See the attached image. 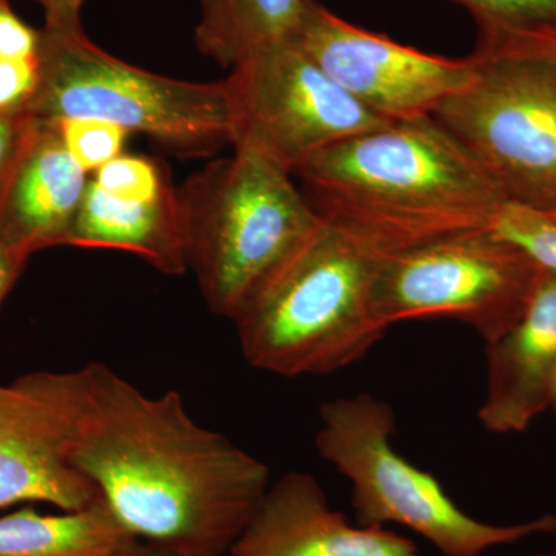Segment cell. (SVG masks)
Here are the masks:
<instances>
[{
	"mask_svg": "<svg viewBox=\"0 0 556 556\" xmlns=\"http://www.w3.org/2000/svg\"><path fill=\"white\" fill-rule=\"evenodd\" d=\"M39 84V60L0 58V115L28 112Z\"/></svg>",
	"mask_w": 556,
	"mask_h": 556,
	"instance_id": "22",
	"label": "cell"
},
{
	"mask_svg": "<svg viewBox=\"0 0 556 556\" xmlns=\"http://www.w3.org/2000/svg\"><path fill=\"white\" fill-rule=\"evenodd\" d=\"M543 212H544V214L547 215V217H551L556 223V206L548 208V211H543Z\"/></svg>",
	"mask_w": 556,
	"mask_h": 556,
	"instance_id": "29",
	"label": "cell"
},
{
	"mask_svg": "<svg viewBox=\"0 0 556 556\" xmlns=\"http://www.w3.org/2000/svg\"><path fill=\"white\" fill-rule=\"evenodd\" d=\"M39 84L28 112L43 123L97 119L148 135L179 155L230 142L225 83H189L127 64L94 46L83 28L40 30Z\"/></svg>",
	"mask_w": 556,
	"mask_h": 556,
	"instance_id": "6",
	"label": "cell"
},
{
	"mask_svg": "<svg viewBox=\"0 0 556 556\" xmlns=\"http://www.w3.org/2000/svg\"><path fill=\"white\" fill-rule=\"evenodd\" d=\"M529 46L530 49L546 51V53L556 58V36L554 38L536 40V42L529 43Z\"/></svg>",
	"mask_w": 556,
	"mask_h": 556,
	"instance_id": "28",
	"label": "cell"
},
{
	"mask_svg": "<svg viewBox=\"0 0 556 556\" xmlns=\"http://www.w3.org/2000/svg\"><path fill=\"white\" fill-rule=\"evenodd\" d=\"M38 126L39 119L30 112L0 115V200Z\"/></svg>",
	"mask_w": 556,
	"mask_h": 556,
	"instance_id": "23",
	"label": "cell"
},
{
	"mask_svg": "<svg viewBox=\"0 0 556 556\" xmlns=\"http://www.w3.org/2000/svg\"><path fill=\"white\" fill-rule=\"evenodd\" d=\"M541 556H556V554L555 555H541Z\"/></svg>",
	"mask_w": 556,
	"mask_h": 556,
	"instance_id": "30",
	"label": "cell"
},
{
	"mask_svg": "<svg viewBox=\"0 0 556 556\" xmlns=\"http://www.w3.org/2000/svg\"><path fill=\"white\" fill-rule=\"evenodd\" d=\"M228 556H419L413 541L383 527L353 526L329 507L313 475L270 482Z\"/></svg>",
	"mask_w": 556,
	"mask_h": 556,
	"instance_id": "11",
	"label": "cell"
},
{
	"mask_svg": "<svg viewBox=\"0 0 556 556\" xmlns=\"http://www.w3.org/2000/svg\"><path fill=\"white\" fill-rule=\"evenodd\" d=\"M115 556H175L163 548L152 546V544L144 543V541H134L130 546L123 548Z\"/></svg>",
	"mask_w": 556,
	"mask_h": 556,
	"instance_id": "27",
	"label": "cell"
},
{
	"mask_svg": "<svg viewBox=\"0 0 556 556\" xmlns=\"http://www.w3.org/2000/svg\"><path fill=\"white\" fill-rule=\"evenodd\" d=\"M467 11L479 30L478 43L532 42L556 36V0H447Z\"/></svg>",
	"mask_w": 556,
	"mask_h": 556,
	"instance_id": "18",
	"label": "cell"
},
{
	"mask_svg": "<svg viewBox=\"0 0 556 556\" xmlns=\"http://www.w3.org/2000/svg\"><path fill=\"white\" fill-rule=\"evenodd\" d=\"M554 404H556V396H555V402H554Z\"/></svg>",
	"mask_w": 556,
	"mask_h": 556,
	"instance_id": "31",
	"label": "cell"
},
{
	"mask_svg": "<svg viewBox=\"0 0 556 556\" xmlns=\"http://www.w3.org/2000/svg\"><path fill=\"white\" fill-rule=\"evenodd\" d=\"M134 541L105 503L60 514L24 507L0 517V556H115Z\"/></svg>",
	"mask_w": 556,
	"mask_h": 556,
	"instance_id": "15",
	"label": "cell"
},
{
	"mask_svg": "<svg viewBox=\"0 0 556 556\" xmlns=\"http://www.w3.org/2000/svg\"><path fill=\"white\" fill-rule=\"evenodd\" d=\"M65 247L131 252L160 273L181 276L189 263L178 190L170 185L156 200L127 201L90 178Z\"/></svg>",
	"mask_w": 556,
	"mask_h": 556,
	"instance_id": "14",
	"label": "cell"
},
{
	"mask_svg": "<svg viewBox=\"0 0 556 556\" xmlns=\"http://www.w3.org/2000/svg\"><path fill=\"white\" fill-rule=\"evenodd\" d=\"M294 175L321 222L382 257L492 229L510 201L434 116L364 131L317 153Z\"/></svg>",
	"mask_w": 556,
	"mask_h": 556,
	"instance_id": "2",
	"label": "cell"
},
{
	"mask_svg": "<svg viewBox=\"0 0 556 556\" xmlns=\"http://www.w3.org/2000/svg\"><path fill=\"white\" fill-rule=\"evenodd\" d=\"M43 10L49 31L80 30V9L84 0H36Z\"/></svg>",
	"mask_w": 556,
	"mask_h": 556,
	"instance_id": "25",
	"label": "cell"
},
{
	"mask_svg": "<svg viewBox=\"0 0 556 556\" xmlns=\"http://www.w3.org/2000/svg\"><path fill=\"white\" fill-rule=\"evenodd\" d=\"M39 43L40 31L28 27L11 9L9 0H0V58H36Z\"/></svg>",
	"mask_w": 556,
	"mask_h": 556,
	"instance_id": "24",
	"label": "cell"
},
{
	"mask_svg": "<svg viewBox=\"0 0 556 556\" xmlns=\"http://www.w3.org/2000/svg\"><path fill=\"white\" fill-rule=\"evenodd\" d=\"M383 258L321 223L233 321L244 361L280 378L331 375L357 364L388 331L372 309Z\"/></svg>",
	"mask_w": 556,
	"mask_h": 556,
	"instance_id": "3",
	"label": "cell"
},
{
	"mask_svg": "<svg viewBox=\"0 0 556 556\" xmlns=\"http://www.w3.org/2000/svg\"><path fill=\"white\" fill-rule=\"evenodd\" d=\"M28 257L30 254L25 249L0 232V305L20 278Z\"/></svg>",
	"mask_w": 556,
	"mask_h": 556,
	"instance_id": "26",
	"label": "cell"
},
{
	"mask_svg": "<svg viewBox=\"0 0 556 556\" xmlns=\"http://www.w3.org/2000/svg\"><path fill=\"white\" fill-rule=\"evenodd\" d=\"M72 466L139 541L228 556L270 485L269 468L200 426L174 390L149 396L100 362L54 372Z\"/></svg>",
	"mask_w": 556,
	"mask_h": 556,
	"instance_id": "1",
	"label": "cell"
},
{
	"mask_svg": "<svg viewBox=\"0 0 556 556\" xmlns=\"http://www.w3.org/2000/svg\"><path fill=\"white\" fill-rule=\"evenodd\" d=\"M93 179L109 195L127 201H153L170 182L159 164L144 156L119 155L110 161Z\"/></svg>",
	"mask_w": 556,
	"mask_h": 556,
	"instance_id": "21",
	"label": "cell"
},
{
	"mask_svg": "<svg viewBox=\"0 0 556 556\" xmlns=\"http://www.w3.org/2000/svg\"><path fill=\"white\" fill-rule=\"evenodd\" d=\"M70 155L86 174H94L123 155L130 131L97 119H64L54 123Z\"/></svg>",
	"mask_w": 556,
	"mask_h": 556,
	"instance_id": "20",
	"label": "cell"
},
{
	"mask_svg": "<svg viewBox=\"0 0 556 556\" xmlns=\"http://www.w3.org/2000/svg\"><path fill=\"white\" fill-rule=\"evenodd\" d=\"M90 178L70 155L54 123L38 130L0 200V232L33 254L65 247Z\"/></svg>",
	"mask_w": 556,
	"mask_h": 556,
	"instance_id": "13",
	"label": "cell"
},
{
	"mask_svg": "<svg viewBox=\"0 0 556 556\" xmlns=\"http://www.w3.org/2000/svg\"><path fill=\"white\" fill-rule=\"evenodd\" d=\"M543 268L493 229L444 237L380 263L372 309L390 328L445 317L473 328L485 345L526 313Z\"/></svg>",
	"mask_w": 556,
	"mask_h": 556,
	"instance_id": "8",
	"label": "cell"
},
{
	"mask_svg": "<svg viewBox=\"0 0 556 556\" xmlns=\"http://www.w3.org/2000/svg\"><path fill=\"white\" fill-rule=\"evenodd\" d=\"M318 413V455L351 482L358 526L407 527L444 556H482L492 548L556 533V511L508 526L466 514L433 475L394 450L396 416L371 394L332 399Z\"/></svg>",
	"mask_w": 556,
	"mask_h": 556,
	"instance_id": "5",
	"label": "cell"
},
{
	"mask_svg": "<svg viewBox=\"0 0 556 556\" xmlns=\"http://www.w3.org/2000/svg\"><path fill=\"white\" fill-rule=\"evenodd\" d=\"M233 152L292 175L325 149L388 124L339 87L295 39L249 54L223 79Z\"/></svg>",
	"mask_w": 556,
	"mask_h": 556,
	"instance_id": "9",
	"label": "cell"
},
{
	"mask_svg": "<svg viewBox=\"0 0 556 556\" xmlns=\"http://www.w3.org/2000/svg\"><path fill=\"white\" fill-rule=\"evenodd\" d=\"M295 42L318 67L378 118L433 116L475 76L473 58L438 56L356 27L305 0Z\"/></svg>",
	"mask_w": 556,
	"mask_h": 556,
	"instance_id": "10",
	"label": "cell"
},
{
	"mask_svg": "<svg viewBox=\"0 0 556 556\" xmlns=\"http://www.w3.org/2000/svg\"><path fill=\"white\" fill-rule=\"evenodd\" d=\"M486 391L479 408L490 433H525L556 396V273L543 268L517 325L485 345Z\"/></svg>",
	"mask_w": 556,
	"mask_h": 556,
	"instance_id": "12",
	"label": "cell"
},
{
	"mask_svg": "<svg viewBox=\"0 0 556 556\" xmlns=\"http://www.w3.org/2000/svg\"><path fill=\"white\" fill-rule=\"evenodd\" d=\"M475 76L434 112L500 182L511 203L556 206V58L477 46Z\"/></svg>",
	"mask_w": 556,
	"mask_h": 556,
	"instance_id": "7",
	"label": "cell"
},
{
	"mask_svg": "<svg viewBox=\"0 0 556 556\" xmlns=\"http://www.w3.org/2000/svg\"><path fill=\"white\" fill-rule=\"evenodd\" d=\"M492 229L525 249L541 268L556 273V223L543 211L508 201Z\"/></svg>",
	"mask_w": 556,
	"mask_h": 556,
	"instance_id": "19",
	"label": "cell"
},
{
	"mask_svg": "<svg viewBox=\"0 0 556 556\" xmlns=\"http://www.w3.org/2000/svg\"><path fill=\"white\" fill-rule=\"evenodd\" d=\"M38 397L25 376L0 386V510L13 507L30 468Z\"/></svg>",
	"mask_w": 556,
	"mask_h": 556,
	"instance_id": "17",
	"label": "cell"
},
{
	"mask_svg": "<svg viewBox=\"0 0 556 556\" xmlns=\"http://www.w3.org/2000/svg\"><path fill=\"white\" fill-rule=\"evenodd\" d=\"M197 49L232 68L249 54L292 40L305 0H200Z\"/></svg>",
	"mask_w": 556,
	"mask_h": 556,
	"instance_id": "16",
	"label": "cell"
},
{
	"mask_svg": "<svg viewBox=\"0 0 556 556\" xmlns=\"http://www.w3.org/2000/svg\"><path fill=\"white\" fill-rule=\"evenodd\" d=\"M178 200L189 270L207 308L230 321L324 223L291 175L252 153L212 161Z\"/></svg>",
	"mask_w": 556,
	"mask_h": 556,
	"instance_id": "4",
	"label": "cell"
}]
</instances>
